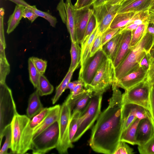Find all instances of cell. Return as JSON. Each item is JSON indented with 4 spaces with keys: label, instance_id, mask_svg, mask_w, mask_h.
I'll list each match as a JSON object with an SVG mask.
<instances>
[{
    "label": "cell",
    "instance_id": "obj_33",
    "mask_svg": "<svg viewBox=\"0 0 154 154\" xmlns=\"http://www.w3.org/2000/svg\"><path fill=\"white\" fill-rule=\"evenodd\" d=\"M28 69L30 81L37 89L38 88L40 74L35 66L30 57L28 60Z\"/></svg>",
    "mask_w": 154,
    "mask_h": 154
},
{
    "label": "cell",
    "instance_id": "obj_28",
    "mask_svg": "<svg viewBox=\"0 0 154 154\" xmlns=\"http://www.w3.org/2000/svg\"><path fill=\"white\" fill-rule=\"evenodd\" d=\"M24 7L17 5L13 14L9 17L8 22L7 33L9 34L12 32L20 23L23 15Z\"/></svg>",
    "mask_w": 154,
    "mask_h": 154
},
{
    "label": "cell",
    "instance_id": "obj_51",
    "mask_svg": "<svg viewBox=\"0 0 154 154\" xmlns=\"http://www.w3.org/2000/svg\"><path fill=\"white\" fill-rule=\"evenodd\" d=\"M80 80H78L73 82H70L67 85L66 87V89H69L70 90V92L72 91L74 87L79 83Z\"/></svg>",
    "mask_w": 154,
    "mask_h": 154
},
{
    "label": "cell",
    "instance_id": "obj_42",
    "mask_svg": "<svg viewBox=\"0 0 154 154\" xmlns=\"http://www.w3.org/2000/svg\"><path fill=\"white\" fill-rule=\"evenodd\" d=\"M134 153L133 149L126 142L120 141L114 154H133Z\"/></svg>",
    "mask_w": 154,
    "mask_h": 154
},
{
    "label": "cell",
    "instance_id": "obj_11",
    "mask_svg": "<svg viewBox=\"0 0 154 154\" xmlns=\"http://www.w3.org/2000/svg\"><path fill=\"white\" fill-rule=\"evenodd\" d=\"M121 5H112L105 3L93 7V12L96 18L99 31L101 33L110 27Z\"/></svg>",
    "mask_w": 154,
    "mask_h": 154
},
{
    "label": "cell",
    "instance_id": "obj_38",
    "mask_svg": "<svg viewBox=\"0 0 154 154\" xmlns=\"http://www.w3.org/2000/svg\"><path fill=\"white\" fill-rule=\"evenodd\" d=\"M81 114V112H79L71 115L69 128V136L72 142L77 130L78 120Z\"/></svg>",
    "mask_w": 154,
    "mask_h": 154
},
{
    "label": "cell",
    "instance_id": "obj_21",
    "mask_svg": "<svg viewBox=\"0 0 154 154\" xmlns=\"http://www.w3.org/2000/svg\"><path fill=\"white\" fill-rule=\"evenodd\" d=\"M152 0H134L130 2L121 5L118 13L128 12H140L148 10Z\"/></svg>",
    "mask_w": 154,
    "mask_h": 154
},
{
    "label": "cell",
    "instance_id": "obj_53",
    "mask_svg": "<svg viewBox=\"0 0 154 154\" xmlns=\"http://www.w3.org/2000/svg\"><path fill=\"white\" fill-rule=\"evenodd\" d=\"M106 0H94L92 6L93 7L101 5L104 4Z\"/></svg>",
    "mask_w": 154,
    "mask_h": 154
},
{
    "label": "cell",
    "instance_id": "obj_43",
    "mask_svg": "<svg viewBox=\"0 0 154 154\" xmlns=\"http://www.w3.org/2000/svg\"><path fill=\"white\" fill-rule=\"evenodd\" d=\"M79 80V83L74 87L72 91L70 92V94L67 98L72 100L86 90V89L83 88L84 85L82 81L81 80Z\"/></svg>",
    "mask_w": 154,
    "mask_h": 154
},
{
    "label": "cell",
    "instance_id": "obj_35",
    "mask_svg": "<svg viewBox=\"0 0 154 154\" xmlns=\"http://www.w3.org/2000/svg\"><path fill=\"white\" fill-rule=\"evenodd\" d=\"M4 136L5 140V142L0 150V154H8V150L11 149L12 141V132L11 124L8 126L5 129L4 133Z\"/></svg>",
    "mask_w": 154,
    "mask_h": 154
},
{
    "label": "cell",
    "instance_id": "obj_26",
    "mask_svg": "<svg viewBox=\"0 0 154 154\" xmlns=\"http://www.w3.org/2000/svg\"><path fill=\"white\" fill-rule=\"evenodd\" d=\"M122 109L129 112L140 120L149 118L150 115L149 111L143 107L131 103H122Z\"/></svg>",
    "mask_w": 154,
    "mask_h": 154
},
{
    "label": "cell",
    "instance_id": "obj_15",
    "mask_svg": "<svg viewBox=\"0 0 154 154\" xmlns=\"http://www.w3.org/2000/svg\"><path fill=\"white\" fill-rule=\"evenodd\" d=\"M121 35L117 51L113 61L115 68L122 62L131 50L130 44L132 32L121 30Z\"/></svg>",
    "mask_w": 154,
    "mask_h": 154
},
{
    "label": "cell",
    "instance_id": "obj_12",
    "mask_svg": "<svg viewBox=\"0 0 154 154\" xmlns=\"http://www.w3.org/2000/svg\"><path fill=\"white\" fill-rule=\"evenodd\" d=\"M27 115L18 113L14 117L11 123L12 141L11 153L19 154L22 134L25 127L30 120Z\"/></svg>",
    "mask_w": 154,
    "mask_h": 154
},
{
    "label": "cell",
    "instance_id": "obj_56",
    "mask_svg": "<svg viewBox=\"0 0 154 154\" xmlns=\"http://www.w3.org/2000/svg\"><path fill=\"white\" fill-rule=\"evenodd\" d=\"M149 13L150 15L154 16V7H152L149 9Z\"/></svg>",
    "mask_w": 154,
    "mask_h": 154
},
{
    "label": "cell",
    "instance_id": "obj_13",
    "mask_svg": "<svg viewBox=\"0 0 154 154\" xmlns=\"http://www.w3.org/2000/svg\"><path fill=\"white\" fill-rule=\"evenodd\" d=\"M90 7L76 9L75 11V29L76 42L82 44L84 39L86 27L93 9Z\"/></svg>",
    "mask_w": 154,
    "mask_h": 154
},
{
    "label": "cell",
    "instance_id": "obj_22",
    "mask_svg": "<svg viewBox=\"0 0 154 154\" xmlns=\"http://www.w3.org/2000/svg\"><path fill=\"white\" fill-rule=\"evenodd\" d=\"M40 96L39 91L36 89L29 96L26 115L31 119L40 112L44 108L41 102Z\"/></svg>",
    "mask_w": 154,
    "mask_h": 154
},
{
    "label": "cell",
    "instance_id": "obj_31",
    "mask_svg": "<svg viewBox=\"0 0 154 154\" xmlns=\"http://www.w3.org/2000/svg\"><path fill=\"white\" fill-rule=\"evenodd\" d=\"M71 62L69 69H73L80 63L81 48L76 42H71L70 50Z\"/></svg>",
    "mask_w": 154,
    "mask_h": 154
},
{
    "label": "cell",
    "instance_id": "obj_40",
    "mask_svg": "<svg viewBox=\"0 0 154 154\" xmlns=\"http://www.w3.org/2000/svg\"><path fill=\"white\" fill-rule=\"evenodd\" d=\"M102 48V33L98 30L94 41L91 50L90 57L93 56L98 50Z\"/></svg>",
    "mask_w": 154,
    "mask_h": 154
},
{
    "label": "cell",
    "instance_id": "obj_59",
    "mask_svg": "<svg viewBox=\"0 0 154 154\" xmlns=\"http://www.w3.org/2000/svg\"><path fill=\"white\" fill-rule=\"evenodd\" d=\"M152 7H154V0H152L150 8Z\"/></svg>",
    "mask_w": 154,
    "mask_h": 154
},
{
    "label": "cell",
    "instance_id": "obj_37",
    "mask_svg": "<svg viewBox=\"0 0 154 154\" xmlns=\"http://www.w3.org/2000/svg\"><path fill=\"white\" fill-rule=\"evenodd\" d=\"M154 132L151 138L144 144L138 146L139 152L141 154H154Z\"/></svg>",
    "mask_w": 154,
    "mask_h": 154
},
{
    "label": "cell",
    "instance_id": "obj_3",
    "mask_svg": "<svg viewBox=\"0 0 154 154\" xmlns=\"http://www.w3.org/2000/svg\"><path fill=\"white\" fill-rule=\"evenodd\" d=\"M102 95L93 93L92 97L79 118L77 130L72 143L78 141L97 119L101 113Z\"/></svg>",
    "mask_w": 154,
    "mask_h": 154
},
{
    "label": "cell",
    "instance_id": "obj_32",
    "mask_svg": "<svg viewBox=\"0 0 154 154\" xmlns=\"http://www.w3.org/2000/svg\"><path fill=\"white\" fill-rule=\"evenodd\" d=\"M54 89L53 86L49 82L43 74L39 77L38 90L40 96L47 95L51 94Z\"/></svg>",
    "mask_w": 154,
    "mask_h": 154
},
{
    "label": "cell",
    "instance_id": "obj_5",
    "mask_svg": "<svg viewBox=\"0 0 154 154\" xmlns=\"http://www.w3.org/2000/svg\"><path fill=\"white\" fill-rule=\"evenodd\" d=\"M59 137V121H57L32 139L30 148L32 153L44 154L56 148Z\"/></svg>",
    "mask_w": 154,
    "mask_h": 154
},
{
    "label": "cell",
    "instance_id": "obj_46",
    "mask_svg": "<svg viewBox=\"0 0 154 154\" xmlns=\"http://www.w3.org/2000/svg\"><path fill=\"white\" fill-rule=\"evenodd\" d=\"M34 12L29 8L25 7L24 9L23 17L27 18L32 23L38 17Z\"/></svg>",
    "mask_w": 154,
    "mask_h": 154
},
{
    "label": "cell",
    "instance_id": "obj_57",
    "mask_svg": "<svg viewBox=\"0 0 154 154\" xmlns=\"http://www.w3.org/2000/svg\"><path fill=\"white\" fill-rule=\"evenodd\" d=\"M149 23L154 24V16L150 15Z\"/></svg>",
    "mask_w": 154,
    "mask_h": 154
},
{
    "label": "cell",
    "instance_id": "obj_52",
    "mask_svg": "<svg viewBox=\"0 0 154 154\" xmlns=\"http://www.w3.org/2000/svg\"><path fill=\"white\" fill-rule=\"evenodd\" d=\"M125 0H106L105 3L112 5H121Z\"/></svg>",
    "mask_w": 154,
    "mask_h": 154
},
{
    "label": "cell",
    "instance_id": "obj_19",
    "mask_svg": "<svg viewBox=\"0 0 154 154\" xmlns=\"http://www.w3.org/2000/svg\"><path fill=\"white\" fill-rule=\"evenodd\" d=\"M60 109L61 106L59 104L51 107V109L47 116L35 131L33 135L32 139L55 122L59 121Z\"/></svg>",
    "mask_w": 154,
    "mask_h": 154
},
{
    "label": "cell",
    "instance_id": "obj_2",
    "mask_svg": "<svg viewBox=\"0 0 154 154\" xmlns=\"http://www.w3.org/2000/svg\"><path fill=\"white\" fill-rule=\"evenodd\" d=\"M154 42V35L146 32L139 42L131 49L122 62L115 68L114 82L139 67L140 61L149 52Z\"/></svg>",
    "mask_w": 154,
    "mask_h": 154
},
{
    "label": "cell",
    "instance_id": "obj_54",
    "mask_svg": "<svg viewBox=\"0 0 154 154\" xmlns=\"http://www.w3.org/2000/svg\"><path fill=\"white\" fill-rule=\"evenodd\" d=\"M146 32L154 35V24L149 23Z\"/></svg>",
    "mask_w": 154,
    "mask_h": 154
},
{
    "label": "cell",
    "instance_id": "obj_60",
    "mask_svg": "<svg viewBox=\"0 0 154 154\" xmlns=\"http://www.w3.org/2000/svg\"><path fill=\"white\" fill-rule=\"evenodd\" d=\"M152 85V86L154 89V85Z\"/></svg>",
    "mask_w": 154,
    "mask_h": 154
},
{
    "label": "cell",
    "instance_id": "obj_48",
    "mask_svg": "<svg viewBox=\"0 0 154 154\" xmlns=\"http://www.w3.org/2000/svg\"><path fill=\"white\" fill-rule=\"evenodd\" d=\"M150 111L151 116L154 120V89L152 85L150 95Z\"/></svg>",
    "mask_w": 154,
    "mask_h": 154
},
{
    "label": "cell",
    "instance_id": "obj_58",
    "mask_svg": "<svg viewBox=\"0 0 154 154\" xmlns=\"http://www.w3.org/2000/svg\"><path fill=\"white\" fill-rule=\"evenodd\" d=\"M133 0H125L121 5H124L128 3Z\"/></svg>",
    "mask_w": 154,
    "mask_h": 154
},
{
    "label": "cell",
    "instance_id": "obj_10",
    "mask_svg": "<svg viewBox=\"0 0 154 154\" xmlns=\"http://www.w3.org/2000/svg\"><path fill=\"white\" fill-rule=\"evenodd\" d=\"M107 58L102 49H101L88 59L82 73L79 77V79L82 81L85 89H87L100 67Z\"/></svg>",
    "mask_w": 154,
    "mask_h": 154
},
{
    "label": "cell",
    "instance_id": "obj_14",
    "mask_svg": "<svg viewBox=\"0 0 154 154\" xmlns=\"http://www.w3.org/2000/svg\"><path fill=\"white\" fill-rule=\"evenodd\" d=\"M148 70L139 66L114 83L119 88L127 90L146 80Z\"/></svg>",
    "mask_w": 154,
    "mask_h": 154
},
{
    "label": "cell",
    "instance_id": "obj_1",
    "mask_svg": "<svg viewBox=\"0 0 154 154\" xmlns=\"http://www.w3.org/2000/svg\"><path fill=\"white\" fill-rule=\"evenodd\" d=\"M108 107L101 112L92 128L89 144L96 152L114 154L122 131V94L116 84Z\"/></svg>",
    "mask_w": 154,
    "mask_h": 154
},
{
    "label": "cell",
    "instance_id": "obj_24",
    "mask_svg": "<svg viewBox=\"0 0 154 154\" xmlns=\"http://www.w3.org/2000/svg\"><path fill=\"white\" fill-rule=\"evenodd\" d=\"M11 1L17 5H20L24 7H26L33 11L34 13L40 17L46 20L49 23L50 25L53 27H55L57 22L56 18L48 12L40 11L36 8L35 5H30L24 0H8Z\"/></svg>",
    "mask_w": 154,
    "mask_h": 154
},
{
    "label": "cell",
    "instance_id": "obj_36",
    "mask_svg": "<svg viewBox=\"0 0 154 154\" xmlns=\"http://www.w3.org/2000/svg\"><path fill=\"white\" fill-rule=\"evenodd\" d=\"M97 25L96 17L94 12L91 15L86 27L85 36L81 45L85 43Z\"/></svg>",
    "mask_w": 154,
    "mask_h": 154
},
{
    "label": "cell",
    "instance_id": "obj_27",
    "mask_svg": "<svg viewBox=\"0 0 154 154\" xmlns=\"http://www.w3.org/2000/svg\"><path fill=\"white\" fill-rule=\"evenodd\" d=\"M121 32L117 34L102 47V50L107 57L113 61L119 46Z\"/></svg>",
    "mask_w": 154,
    "mask_h": 154
},
{
    "label": "cell",
    "instance_id": "obj_9",
    "mask_svg": "<svg viewBox=\"0 0 154 154\" xmlns=\"http://www.w3.org/2000/svg\"><path fill=\"white\" fill-rule=\"evenodd\" d=\"M51 107L44 108L38 114L30 120L23 132L19 154L26 153L30 150L34 132L49 112Z\"/></svg>",
    "mask_w": 154,
    "mask_h": 154
},
{
    "label": "cell",
    "instance_id": "obj_18",
    "mask_svg": "<svg viewBox=\"0 0 154 154\" xmlns=\"http://www.w3.org/2000/svg\"><path fill=\"white\" fill-rule=\"evenodd\" d=\"M153 132V127L149 118L140 120L137 127L136 135L138 146L145 143L152 137Z\"/></svg>",
    "mask_w": 154,
    "mask_h": 154
},
{
    "label": "cell",
    "instance_id": "obj_47",
    "mask_svg": "<svg viewBox=\"0 0 154 154\" xmlns=\"http://www.w3.org/2000/svg\"><path fill=\"white\" fill-rule=\"evenodd\" d=\"M94 0H77L74 6L75 9H79L90 7Z\"/></svg>",
    "mask_w": 154,
    "mask_h": 154
},
{
    "label": "cell",
    "instance_id": "obj_29",
    "mask_svg": "<svg viewBox=\"0 0 154 154\" xmlns=\"http://www.w3.org/2000/svg\"><path fill=\"white\" fill-rule=\"evenodd\" d=\"M79 66V65H78L73 69H69L61 82L56 87L55 94L52 99V103L53 104L56 103L62 94L66 89L67 85L70 82L74 72Z\"/></svg>",
    "mask_w": 154,
    "mask_h": 154
},
{
    "label": "cell",
    "instance_id": "obj_41",
    "mask_svg": "<svg viewBox=\"0 0 154 154\" xmlns=\"http://www.w3.org/2000/svg\"><path fill=\"white\" fill-rule=\"evenodd\" d=\"M35 66L40 74L45 73L47 66L46 61L35 57H30Z\"/></svg>",
    "mask_w": 154,
    "mask_h": 154
},
{
    "label": "cell",
    "instance_id": "obj_17",
    "mask_svg": "<svg viewBox=\"0 0 154 154\" xmlns=\"http://www.w3.org/2000/svg\"><path fill=\"white\" fill-rule=\"evenodd\" d=\"M93 92L88 89L72 100L67 98L65 101L69 106L72 114L81 112L84 109L92 96Z\"/></svg>",
    "mask_w": 154,
    "mask_h": 154
},
{
    "label": "cell",
    "instance_id": "obj_23",
    "mask_svg": "<svg viewBox=\"0 0 154 154\" xmlns=\"http://www.w3.org/2000/svg\"><path fill=\"white\" fill-rule=\"evenodd\" d=\"M98 25L96 26L88 40L83 44L81 45V54L80 65L81 68L79 75L82 73L84 66L90 57L91 50L95 37L98 31Z\"/></svg>",
    "mask_w": 154,
    "mask_h": 154
},
{
    "label": "cell",
    "instance_id": "obj_20",
    "mask_svg": "<svg viewBox=\"0 0 154 154\" xmlns=\"http://www.w3.org/2000/svg\"><path fill=\"white\" fill-rule=\"evenodd\" d=\"M143 11L117 13L112 21L110 28L122 29L134 20L140 18Z\"/></svg>",
    "mask_w": 154,
    "mask_h": 154
},
{
    "label": "cell",
    "instance_id": "obj_49",
    "mask_svg": "<svg viewBox=\"0 0 154 154\" xmlns=\"http://www.w3.org/2000/svg\"><path fill=\"white\" fill-rule=\"evenodd\" d=\"M150 60V57L148 53L141 60L139 64V66L148 70Z\"/></svg>",
    "mask_w": 154,
    "mask_h": 154
},
{
    "label": "cell",
    "instance_id": "obj_8",
    "mask_svg": "<svg viewBox=\"0 0 154 154\" xmlns=\"http://www.w3.org/2000/svg\"><path fill=\"white\" fill-rule=\"evenodd\" d=\"M71 114L72 111L65 101L61 106L59 120V137L58 145L56 148L60 154L68 153V149L73 147L69 136V128Z\"/></svg>",
    "mask_w": 154,
    "mask_h": 154
},
{
    "label": "cell",
    "instance_id": "obj_4",
    "mask_svg": "<svg viewBox=\"0 0 154 154\" xmlns=\"http://www.w3.org/2000/svg\"><path fill=\"white\" fill-rule=\"evenodd\" d=\"M18 114L11 90L5 82H0V145L6 128Z\"/></svg>",
    "mask_w": 154,
    "mask_h": 154
},
{
    "label": "cell",
    "instance_id": "obj_44",
    "mask_svg": "<svg viewBox=\"0 0 154 154\" xmlns=\"http://www.w3.org/2000/svg\"><path fill=\"white\" fill-rule=\"evenodd\" d=\"M146 80L151 85L154 84V59L151 58Z\"/></svg>",
    "mask_w": 154,
    "mask_h": 154
},
{
    "label": "cell",
    "instance_id": "obj_25",
    "mask_svg": "<svg viewBox=\"0 0 154 154\" xmlns=\"http://www.w3.org/2000/svg\"><path fill=\"white\" fill-rule=\"evenodd\" d=\"M140 120L137 118L127 128L122 132L120 141L132 145H137L136 135L137 127Z\"/></svg>",
    "mask_w": 154,
    "mask_h": 154
},
{
    "label": "cell",
    "instance_id": "obj_16",
    "mask_svg": "<svg viewBox=\"0 0 154 154\" xmlns=\"http://www.w3.org/2000/svg\"><path fill=\"white\" fill-rule=\"evenodd\" d=\"M65 12L60 16L62 22L66 26L69 32L71 42H75V11L74 5L71 0H66L65 2Z\"/></svg>",
    "mask_w": 154,
    "mask_h": 154
},
{
    "label": "cell",
    "instance_id": "obj_55",
    "mask_svg": "<svg viewBox=\"0 0 154 154\" xmlns=\"http://www.w3.org/2000/svg\"><path fill=\"white\" fill-rule=\"evenodd\" d=\"M148 54L151 59H154V42L148 52Z\"/></svg>",
    "mask_w": 154,
    "mask_h": 154
},
{
    "label": "cell",
    "instance_id": "obj_6",
    "mask_svg": "<svg viewBox=\"0 0 154 154\" xmlns=\"http://www.w3.org/2000/svg\"><path fill=\"white\" fill-rule=\"evenodd\" d=\"M115 72L113 62L108 58L100 67L87 89L94 94H103L114 82Z\"/></svg>",
    "mask_w": 154,
    "mask_h": 154
},
{
    "label": "cell",
    "instance_id": "obj_34",
    "mask_svg": "<svg viewBox=\"0 0 154 154\" xmlns=\"http://www.w3.org/2000/svg\"><path fill=\"white\" fill-rule=\"evenodd\" d=\"M10 72V65L5 56H0V82H5Z\"/></svg>",
    "mask_w": 154,
    "mask_h": 154
},
{
    "label": "cell",
    "instance_id": "obj_30",
    "mask_svg": "<svg viewBox=\"0 0 154 154\" xmlns=\"http://www.w3.org/2000/svg\"><path fill=\"white\" fill-rule=\"evenodd\" d=\"M149 23H143L138 25L137 28L132 32L130 48L135 46L140 41L145 33Z\"/></svg>",
    "mask_w": 154,
    "mask_h": 154
},
{
    "label": "cell",
    "instance_id": "obj_39",
    "mask_svg": "<svg viewBox=\"0 0 154 154\" xmlns=\"http://www.w3.org/2000/svg\"><path fill=\"white\" fill-rule=\"evenodd\" d=\"M122 29H112L110 27L102 33V46L105 44L117 34L120 33Z\"/></svg>",
    "mask_w": 154,
    "mask_h": 154
},
{
    "label": "cell",
    "instance_id": "obj_50",
    "mask_svg": "<svg viewBox=\"0 0 154 154\" xmlns=\"http://www.w3.org/2000/svg\"><path fill=\"white\" fill-rule=\"evenodd\" d=\"M138 26L137 25L130 23L122 28V30H126L132 32L135 30Z\"/></svg>",
    "mask_w": 154,
    "mask_h": 154
},
{
    "label": "cell",
    "instance_id": "obj_7",
    "mask_svg": "<svg viewBox=\"0 0 154 154\" xmlns=\"http://www.w3.org/2000/svg\"><path fill=\"white\" fill-rule=\"evenodd\" d=\"M152 85L146 79L125 90L122 94V103L141 106L149 112L150 95Z\"/></svg>",
    "mask_w": 154,
    "mask_h": 154
},
{
    "label": "cell",
    "instance_id": "obj_45",
    "mask_svg": "<svg viewBox=\"0 0 154 154\" xmlns=\"http://www.w3.org/2000/svg\"><path fill=\"white\" fill-rule=\"evenodd\" d=\"M0 42L6 45L4 33L3 20L5 14L4 9L1 8L0 10Z\"/></svg>",
    "mask_w": 154,
    "mask_h": 154
}]
</instances>
